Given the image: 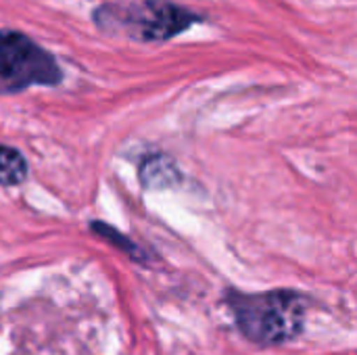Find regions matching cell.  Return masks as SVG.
Masks as SVG:
<instances>
[{"label": "cell", "mask_w": 357, "mask_h": 355, "mask_svg": "<svg viewBox=\"0 0 357 355\" xmlns=\"http://www.w3.org/2000/svg\"><path fill=\"white\" fill-rule=\"evenodd\" d=\"M228 303L241 333L257 345H278L295 339L303 328L307 312V299L297 291H232Z\"/></svg>", "instance_id": "cell-1"}, {"label": "cell", "mask_w": 357, "mask_h": 355, "mask_svg": "<svg viewBox=\"0 0 357 355\" xmlns=\"http://www.w3.org/2000/svg\"><path fill=\"white\" fill-rule=\"evenodd\" d=\"M203 17L172 0H142L130 4H102L94 10V23L102 31H123L128 38L140 42H165Z\"/></svg>", "instance_id": "cell-2"}, {"label": "cell", "mask_w": 357, "mask_h": 355, "mask_svg": "<svg viewBox=\"0 0 357 355\" xmlns=\"http://www.w3.org/2000/svg\"><path fill=\"white\" fill-rule=\"evenodd\" d=\"M63 71L56 59L23 31L0 29V94L31 86H59Z\"/></svg>", "instance_id": "cell-3"}, {"label": "cell", "mask_w": 357, "mask_h": 355, "mask_svg": "<svg viewBox=\"0 0 357 355\" xmlns=\"http://www.w3.org/2000/svg\"><path fill=\"white\" fill-rule=\"evenodd\" d=\"M138 176L146 188H167L180 180V169L172 157L155 153L142 159Z\"/></svg>", "instance_id": "cell-4"}, {"label": "cell", "mask_w": 357, "mask_h": 355, "mask_svg": "<svg viewBox=\"0 0 357 355\" xmlns=\"http://www.w3.org/2000/svg\"><path fill=\"white\" fill-rule=\"evenodd\" d=\"M27 176V161L25 157L13 149L0 144V186H17Z\"/></svg>", "instance_id": "cell-5"}, {"label": "cell", "mask_w": 357, "mask_h": 355, "mask_svg": "<svg viewBox=\"0 0 357 355\" xmlns=\"http://www.w3.org/2000/svg\"><path fill=\"white\" fill-rule=\"evenodd\" d=\"M90 230H92L94 234H98L100 239H105L109 245H113V247H117L119 251H123L128 257H132V259H136V262H142V259H144L142 249H140L132 239H128L126 234H121L119 230H115L113 226H109V224H105V222H92V224H90Z\"/></svg>", "instance_id": "cell-6"}]
</instances>
